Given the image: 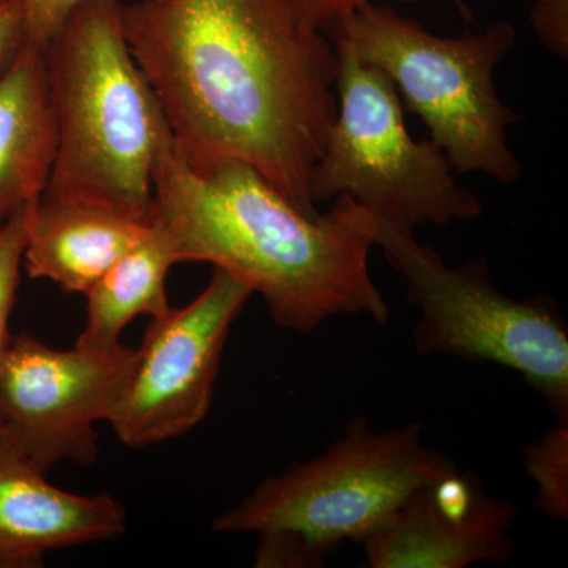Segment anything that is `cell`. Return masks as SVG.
<instances>
[{
    "label": "cell",
    "mask_w": 568,
    "mask_h": 568,
    "mask_svg": "<svg viewBox=\"0 0 568 568\" xmlns=\"http://www.w3.org/2000/svg\"><path fill=\"white\" fill-rule=\"evenodd\" d=\"M123 33L190 168L253 166L306 216L334 126L339 59L283 0H134Z\"/></svg>",
    "instance_id": "6da1fadb"
},
{
    "label": "cell",
    "mask_w": 568,
    "mask_h": 568,
    "mask_svg": "<svg viewBox=\"0 0 568 568\" xmlns=\"http://www.w3.org/2000/svg\"><path fill=\"white\" fill-rule=\"evenodd\" d=\"M152 219L173 235L179 263L237 276L278 327L308 334L339 315L388 323L369 274V213L346 194L313 219L250 164L190 168L171 144L156 162Z\"/></svg>",
    "instance_id": "7a4b0ae2"
},
{
    "label": "cell",
    "mask_w": 568,
    "mask_h": 568,
    "mask_svg": "<svg viewBox=\"0 0 568 568\" xmlns=\"http://www.w3.org/2000/svg\"><path fill=\"white\" fill-rule=\"evenodd\" d=\"M121 0H91L44 50L58 145L43 196L152 222L153 175L173 134L126 44Z\"/></svg>",
    "instance_id": "3957f363"
},
{
    "label": "cell",
    "mask_w": 568,
    "mask_h": 568,
    "mask_svg": "<svg viewBox=\"0 0 568 568\" xmlns=\"http://www.w3.org/2000/svg\"><path fill=\"white\" fill-rule=\"evenodd\" d=\"M327 33L394 82L455 173H480L507 185L521 181L523 164L506 130L523 115L500 100L495 84L496 67L517 41L514 24L496 21L481 32L440 37L372 0Z\"/></svg>",
    "instance_id": "277c9868"
},
{
    "label": "cell",
    "mask_w": 568,
    "mask_h": 568,
    "mask_svg": "<svg viewBox=\"0 0 568 568\" xmlns=\"http://www.w3.org/2000/svg\"><path fill=\"white\" fill-rule=\"evenodd\" d=\"M369 224L375 246L403 276L407 298L420 313L413 332L418 354L511 369L559 422H568V325L551 295L510 297L497 286L485 257L454 267L420 244L413 230L372 213Z\"/></svg>",
    "instance_id": "5b68a950"
},
{
    "label": "cell",
    "mask_w": 568,
    "mask_h": 568,
    "mask_svg": "<svg viewBox=\"0 0 568 568\" xmlns=\"http://www.w3.org/2000/svg\"><path fill=\"white\" fill-rule=\"evenodd\" d=\"M455 467L447 454L426 446L420 424L376 432L355 417L324 454L265 478L213 519L212 529L286 532L327 558L343 541L376 532L407 497Z\"/></svg>",
    "instance_id": "8992f818"
},
{
    "label": "cell",
    "mask_w": 568,
    "mask_h": 568,
    "mask_svg": "<svg viewBox=\"0 0 568 568\" xmlns=\"http://www.w3.org/2000/svg\"><path fill=\"white\" fill-rule=\"evenodd\" d=\"M334 44L338 110L313 171V201L346 194L376 219L413 231L480 219L484 204L457 181L444 152L429 138L410 136L394 82Z\"/></svg>",
    "instance_id": "52a82bcc"
},
{
    "label": "cell",
    "mask_w": 568,
    "mask_h": 568,
    "mask_svg": "<svg viewBox=\"0 0 568 568\" xmlns=\"http://www.w3.org/2000/svg\"><path fill=\"white\" fill-rule=\"evenodd\" d=\"M133 358L122 343L55 349L31 334L13 335L0 358V440L47 476L62 462L92 465L95 425L110 424Z\"/></svg>",
    "instance_id": "ba28073f"
},
{
    "label": "cell",
    "mask_w": 568,
    "mask_h": 568,
    "mask_svg": "<svg viewBox=\"0 0 568 568\" xmlns=\"http://www.w3.org/2000/svg\"><path fill=\"white\" fill-rule=\"evenodd\" d=\"M252 295L237 276L215 268L193 302L152 317L110 420L126 447L166 443L204 420L231 327Z\"/></svg>",
    "instance_id": "9c48e42d"
},
{
    "label": "cell",
    "mask_w": 568,
    "mask_h": 568,
    "mask_svg": "<svg viewBox=\"0 0 568 568\" xmlns=\"http://www.w3.org/2000/svg\"><path fill=\"white\" fill-rule=\"evenodd\" d=\"M518 508L485 491L476 473L457 467L407 497L361 541L373 568H466L514 558Z\"/></svg>",
    "instance_id": "30bf717a"
},
{
    "label": "cell",
    "mask_w": 568,
    "mask_h": 568,
    "mask_svg": "<svg viewBox=\"0 0 568 568\" xmlns=\"http://www.w3.org/2000/svg\"><path fill=\"white\" fill-rule=\"evenodd\" d=\"M126 530L114 497L63 491L0 440V568H36L58 549L115 540Z\"/></svg>",
    "instance_id": "8fae6325"
},
{
    "label": "cell",
    "mask_w": 568,
    "mask_h": 568,
    "mask_svg": "<svg viewBox=\"0 0 568 568\" xmlns=\"http://www.w3.org/2000/svg\"><path fill=\"white\" fill-rule=\"evenodd\" d=\"M151 222L74 200L41 194L26 211L22 267L65 293L84 294L123 253L144 237Z\"/></svg>",
    "instance_id": "7c38bea8"
},
{
    "label": "cell",
    "mask_w": 568,
    "mask_h": 568,
    "mask_svg": "<svg viewBox=\"0 0 568 568\" xmlns=\"http://www.w3.org/2000/svg\"><path fill=\"white\" fill-rule=\"evenodd\" d=\"M55 145L44 51L24 43L0 73V226L47 190Z\"/></svg>",
    "instance_id": "4fadbf2b"
},
{
    "label": "cell",
    "mask_w": 568,
    "mask_h": 568,
    "mask_svg": "<svg viewBox=\"0 0 568 568\" xmlns=\"http://www.w3.org/2000/svg\"><path fill=\"white\" fill-rule=\"evenodd\" d=\"M179 264L173 235L152 219L148 233L85 293L88 320L78 336L81 345H119L123 328L138 316L159 317L171 308L166 278Z\"/></svg>",
    "instance_id": "5bb4252c"
},
{
    "label": "cell",
    "mask_w": 568,
    "mask_h": 568,
    "mask_svg": "<svg viewBox=\"0 0 568 568\" xmlns=\"http://www.w3.org/2000/svg\"><path fill=\"white\" fill-rule=\"evenodd\" d=\"M523 465L537 488L536 507L549 518H568V422H559L528 446Z\"/></svg>",
    "instance_id": "9a60e30c"
},
{
    "label": "cell",
    "mask_w": 568,
    "mask_h": 568,
    "mask_svg": "<svg viewBox=\"0 0 568 568\" xmlns=\"http://www.w3.org/2000/svg\"><path fill=\"white\" fill-rule=\"evenodd\" d=\"M26 211L28 205L14 213L0 226V358L6 354L13 335L10 332V316L17 304L21 283L22 260L26 250Z\"/></svg>",
    "instance_id": "2e32d148"
},
{
    "label": "cell",
    "mask_w": 568,
    "mask_h": 568,
    "mask_svg": "<svg viewBox=\"0 0 568 568\" xmlns=\"http://www.w3.org/2000/svg\"><path fill=\"white\" fill-rule=\"evenodd\" d=\"M406 3H418L424 0H403ZM455 6L466 22L473 21V13L467 9L465 0H454ZM530 24L541 44L559 58L568 54V0H532L529 13Z\"/></svg>",
    "instance_id": "e0dca14e"
},
{
    "label": "cell",
    "mask_w": 568,
    "mask_h": 568,
    "mask_svg": "<svg viewBox=\"0 0 568 568\" xmlns=\"http://www.w3.org/2000/svg\"><path fill=\"white\" fill-rule=\"evenodd\" d=\"M85 2L91 0H22L26 43L47 50L70 14Z\"/></svg>",
    "instance_id": "ac0fdd59"
},
{
    "label": "cell",
    "mask_w": 568,
    "mask_h": 568,
    "mask_svg": "<svg viewBox=\"0 0 568 568\" xmlns=\"http://www.w3.org/2000/svg\"><path fill=\"white\" fill-rule=\"evenodd\" d=\"M283 2L306 28L327 33L335 22L372 0H283Z\"/></svg>",
    "instance_id": "d6986e66"
},
{
    "label": "cell",
    "mask_w": 568,
    "mask_h": 568,
    "mask_svg": "<svg viewBox=\"0 0 568 568\" xmlns=\"http://www.w3.org/2000/svg\"><path fill=\"white\" fill-rule=\"evenodd\" d=\"M26 43L22 0L0 6V73L17 58Z\"/></svg>",
    "instance_id": "ffe728a7"
},
{
    "label": "cell",
    "mask_w": 568,
    "mask_h": 568,
    "mask_svg": "<svg viewBox=\"0 0 568 568\" xmlns=\"http://www.w3.org/2000/svg\"><path fill=\"white\" fill-rule=\"evenodd\" d=\"M6 2H9V0H0V6H3Z\"/></svg>",
    "instance_id": "44dd1931"
}]
</instances>
